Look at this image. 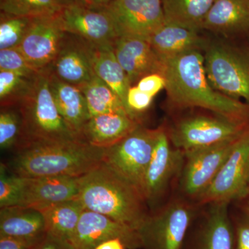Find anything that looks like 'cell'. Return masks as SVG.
I'll return each mask as SVG.
<instances>
[{"instance_id": "ab89813d", "label": "cell", "mask_w": 249, "mask_h": 249, "mask_svg": "<svg viewBox=\"0 0 249 249\" xmlns=\"http://www.w3.org/2000/svg\"><path fill=\"white\" fill-rule=\"evenodd\" d=\"M94 249H127L120 239H111L105 241L95 247Z\"/></svg>"}, {"instance_id": "60d3db41", "label": "cell", "mask_w": 249, "mask_h": 249, "mask_svg": "<svg viewBox=\"0 0 249 249\" xmlns=\"http://www.w3.org/2000/svg\"><path fill=\"white\" fill-rule=\"evenodd\" d=\"M113 0H92L90 7L96 8V9H102L106 7Z\"/></svg>"}, {"instance_id": "7c38bea8", "label": "cell", "mask_w": 249, "mask_h": 249, "mask_svg": "<svg viewBox=\"0 0 249 249\" xmlns=\"http://www.w3.org/2000/svg\"><path fill=\"white\" fill-rule=\"evenodd\" d=\"M184 160L185 152L174 146L162 127L142 181V193L149 207H155L175 177L181 175Z\"/></svg>"}, {"instance_id": "ac0fdd59", "label": "cell", "mask_w": 249, "mask_h": 249, "mask_svg": "<svg viewBox=\"0 0 249 249\" xmlns=\"http://www.w3.org/2000/svg\"><path fill=\"white\" fill-rule=\"evenodd\" d=\"M114 53L128 78L131 87L153 73L163 76L164 64L148 40L121 37L114 46Z\"/></svg>"}, {"instance_id": "1f68e13d", "label": "cell", "mask_w": 249, "mask_h": 249, "mask_svg": "<svg viewBox=\"0 0 249 249\" xmlns=\"http://www.w3.org/2000/svg\"><path fill=\"white\" fill-rule=\"evenodd\" d=\"M14 107H1L0 113V147L1 150L15 148L19 141L21 117Z\"/></svg>"}, {"instance_id": "3957f363", "label": "cell", "mask_w": 249, "mask_h": 249, "mask_svg": "<svg viewBox=\"0 0 249 249\" xmlns=\"http://www.w3.org/2000/svg\"><path fill=\"white\" fill-rule=\"evenodd\" d=\"M77 199L85 209L107 216L137 231L150 214L142 193L103 163L83 176Z\"/></svg>"}, {"instance_id": "277c9868", "label": "cell", "mask_w": 249, "mask_h": 249, "mask_svg": "<svg viewBox=\"0 0 249 249\" xmlns=\"http://www.w3.org/2000/svg\"><path fill=\"white\" fill-rule=\"evenodd\" d=\"M21 117L19 147L77 140L62 119L49 88L45 70L34 80L29 92L17 106Z\"/></svg>"}, {"instance_id": "e0dca14e", "label": "cell", "mask_w": 249, "mask_h": 249, "mask_svg": "<svg viewBox=\"0 0 249 249\" xmlns=\"http://www.w3.org/2000/svg\"><path fill=\"white\" fill-rule=\"evenodd\" d=\"M21 178L22 184L16 206L36 208L76 199L83 176Z\"/></svg>"}, {"instance_id": "9a60e30c", "label": "cell", "mask_w": 249, "mask_h": 249, "mask_svg": "<svg viewBox=\"0 0 249 249\" xmlns=\"http://www.w3.org/2000/svg\"><path fill=\"white\" fill-rule=\"evenodd\" d=\"M120 239L127 249L142 248L139 231L111 218L85 209L70 243L75 249H94L111 239Z\"/></svg>"}, {"instance_id": "ffe728a7", "label": "cell", "mask_w": 249, "mask_h": 249, "mask_svg": "<svg viewBox=\"0 0 249 249\" xmlns=\"http://www.w3.org/2000/svg\"><path fill=\"white\" fill-rule=\"evenodd\" d=\"M46 71L49 88L60 115L75 138L81 141L82 131L91 118L84 94L78 87L65 83L48 70Z\"/></svg>"}, {"instance_id": "7402d4cb", "label": "cell", "mask_w": 249, "mask_h": 249, "mask_svg": "<svg viewBox=\"0 0 249 249\" xmlns=\"http://www.w3.org/2000/svg\"><path fill=\"white\" fill-rule=\"evenodd\" d=\"M202 29L224 36L249 34V0H214Z\"/></svg>"}, {"instance_id": "f546056e", "label": "cell", "mask_w": 249, "mask_h": 249, "mask_svg": "<svg viewBox=\"0 0 249 249\" xmlns=\"http://www.w3.org/2000/svg\"><path fill=\"white\" fill-rule=\"evenodd\" d=\"M36 78H31L15 72L0 70L1 107H17L30 91Z\"/></svg>"}, {"instance_id": "603a6c76", "label": "cell", "mask_w": 249, "mask_h": 249, "mask_svg": "<svg viewBox=\"0 0 249 249\" xmlns=\"http://www.w3.org/2000/svg\"><path fill=\"white\" fill-rule=\"evenodd\" d=\"M149 42L162 60L206 45L198 31L177 24L164 23L149 38Z\"/></svg>"}, {"instance_id": "7a4b0ae2", "label": "cell", "mask_w": 249, "mask_h": 249, "mask_svg": "<svg viewBox=\"0 0 249 249\" xmlns=\"http://www.w3.org/2000/svg\"><path fill=\"white\" fill-rule=\"evenodd\" d=\"M10 173L23 178L82 177L103 163L104 148L79 140L33 144L16 149Z\"/></svg>"}, {"instance_id": "d4e9b609", "label": "cell", "mask_w": 249, "mask_h": 249, "mask_svg": "<svg viewBox=\"0 0 249 249\" xmlns=\"http://www.w3.org/2000/svg\"><path fill=\"white\" fill-rule=\"evenodd\" d=\"M45 218L47 234L71 242L85 210L78 199L38 206Z\"/></svg>"}, {"instance_id": "5b68a950", "label": "cell", "mask_w": 249, "mask_h": 249, "mask_svg": "<svg viewBox=\"0 0 249 249\" xmlns=\"http://www.w3.org/2000/svg\"><path fill=\"white\" fill-rule=\"evenodd\" d=\"M205 49V69L211 86L249 106V46L217 41L206 44Z\"/></svg>"}, {"instance_id": "f35d334b", "label": "cell", "mask_w": 249, "mask_h": 249, "mask_svg": "<svg viewBox=\"0 0 249 249\" xmlns=\"http://www.w3.org/2000/svg\"><path fill=\"white\" fill-rule=\"evenodd\" d=\"M34 247L10 237H0V249H34Z\"/></svg>"}, {"instance_id": "836d02e7", "label": "cell", "mask_w": 249, "mask_h": 249, "mask_svg": "<svg viewBox=\"0 0 249 249\" xmlns=\"http://www.w3.org/2000/svg\"><path fill=\"white\" fill-rule=\"evenodd\" d=\"M22 178L10 173L4 163L0 166V208L16 206L19 200Z\"/></svg>"}, {"instance_id": "ba28073f", "label": "cell", "mask_w": 249, "mask_h": 249, "mask_svg": "<svg viewBox=\"0 0 249 249\" xmlns=\"http://www.w3.org/2000/svg\"><path fill=\"white\" fill-rule=\"evenodd\" d=\"M249 126L219 116H190L178 121L168 134L174 146L188 152L237 138Z\"/></svg>"}, {"instance_id": "8fae6325", "label": "cell", "mask_w": 249, "mask_h": 249, "mask_svg": "<svg viewBox=\"0 0 249 249\" xmlns=\"http://www.w3.org/2000/svg\"><path fill=\"white\" fill-rule=\"evenodd\" d=\"M119 37L149 38L165 23L161 0H113L106 7Z\"/></svg>"}, {"instance_id": "e575fe53", "label": "cell", "mask_w": 249, "mask_h": 249, "mask_svg": "<svg viewBox=\"0 0 249 249\" xmlns=\"http://www.w3.org/2000/svg\"><path fill=\"white\" fill-rule=\"evenodd\" d=\"M154 96L142 91L137 85L129 88L126 101V111L134 120L142 124V114L151 106Z\"/></svg>"}, {"instance_id": "5bb4252c", "label": "cell", "mask_w": 249, "mask_h": 249, "mask_svg": "<svg viewBox=\"0 0 249 249\" xmlns=\"http://www.w3.org/2000/svg\"><path fill=\"white\" fill-rule=\"evenodd\" d=\"M65 34L58 14L32 18L27 34L16 49L33 66L45 71L58 55Z\"/></svg>"}, {"instance_id": "9c48e42d", "label": "cell", "mask_w": 249, "mask_h": 249, "mask_svg": "<svg viewBox=\"0 0 249 249\" xmlns=\"http://www.w3.org/2000/svg\"><path fill=\"white\" fill-rule=\"evenodd\" d=\"M249 193V126L236 141L231 152L209 188L196 199L199 205L245 199Z\"/></svg>"}, {"instance_id": "8992f818", "label": "cell", "mask_w": 249, "mask_h": 249, "mask_svg": "<svg viewBox=\"0 0 249 249\" xmlns=\"http://www.w3.org/2000/svg\"><path fill=\"white\" fill-rule=\"evenodd\" d=\"M161 129L141 124L120 142L105 149L103 163L142 193L144 176Z\"/></svg>"}, {"instance_id": "8d00e7d4", "label": "cell", "mask_w": 249, "mask_h": 249, "mask_svg": "<svg viewBox=\"0 0 249 249\" xmlns=\"http://www.w3.org/2000/svg\"><path fill=\"white\" fill-rule=\"evenodd\" d=\"M234 227L235 232L234 249H249V215L245 211Z\"/></svg>"}, {"instance_id": "74e56055", "label": "cell", "mask_w": 249, "mask_h": 249, "mask_svg": "<svg viewBox=\"0 0 249 249\" xmlns=\"http://www.w3.org/2000/svg\"><path fill=\"white\" fill-rule=\"evenodd\" d=\"M34 249H75L68 241L47 234L38 245Z\"/></svg>"}, {"instance_id": "30bf717a", "label": "cell", "mask_w": 249, "mask_h": 249, "mask_svg": "<svg viewBox=\"0 0 249 249\" xmlns=\"http://www.w3.org/2000/svg\"><path fill=\"white\" fill-rule=\"evenodd\" d=\"M238 138L185 152L184 164L179 183L183 194L196 200L209 188Z\"/></svg>"}, {"instance_id": "83f0119b", "label": "cell", "mask_w": 249, "mask_h": 249, "mask_svg": "<svg viewBox=\"0 0 249 249\" xmlns=\"http://www.w3.org/2000/svg\"><path fill=\"white\" fill-rule=\"evenodd\" d=\"M80 89L86 99L91 117L109 113L127 114L120 98L97 76Z\"/></svg>"}, {"instance_id": "4dcf8cb0", "label": "cell", "mask_w": 249, "mask_h": 249, "mask_svg": "<svg viewBox=\"0 0 249 249\" xmlns=\"http://www.w3.org/2000/svg\"><path fill=\"white\" fill-rule=\"evenodd\" d=\"M32 18L1 12L0 50L16 48L27 34Z\"/></svg>"}, {"instance_id": "d590c367", "label": "cell", "mask_w": 249, "mask_h": 249, "mask_svg": "<svg viewBox=\"0 0 249 249\" xmlns=\"http://www.w3.org/2000/svg\"><path fill=\"white\" fill-rule=\"evenodd\" d=\"M137 86L142 91L155 97L160 91L165 89V78L160 73H153L143 77L139 80Z\"/></svg>"}, {"instance_id": "b9f144b4", "label": "cell", "mask_w": 249, "mask_h": 249, "mask_svg": "<svg viewBox=\"0 0 249 249\" xmlns=\"http://www.w3.org/2000/svg\"><path fill=\"white\" fill-rule=\"evenodd\" d=\"M74 1H77V2H79L80 4H83L86 5V6H91V1H92V0H74Z\"/></svg>"}, {"instance_id": "6da1fadb", "label": "cell", "mask_w": 249, "mask_h": 249, "mask_svg": "<svg viewBox=\"0 0 249 249\" xmlns=\"http://www.w3.org/2000/svg\"><path fill=\"white\" fill-rule=\"evenodd\" d=\"M168 98L178 107H200L217 116L249 123V106L225 96L210 84L200 50H191L163 60Z\"/></svg>"}, {"instance_id": "52a82bcc", "label": "cell", "mask_w": 249, "mask_h": 249, "mask_svg": "<svg viewBox=\"0 0 249 249\" xmlns=\"http://www.w3.org/2000/svg\"><path fill=\"white\" fill-rule=\"evenodd\" d=\"M196 208L182 199H175L150 212L139 231L142 249H181Z\"/></svg>"}, {"instance_id": "d6a6232c", "label": "cell", "mask_w": 249, "mask_h": 249, "mask_svg": "<svg viewBox=\"0 0 249 249\" xmlns=\"http://www.w3.org/2000/svg\"><path fill=\"white\" fill-rule=\"evenodd\" d=\"M0 70L15 72L35 78L43 71L37 70L16 48L0 50Z\"/></svg>"}, {"instance_id": "f6af8a7d", "label": "cell", "mask_w": 249, "mask_h": 249, "mask_svg": "<svg viewBox=\"0 0 249 249\" xmlns=\"http://www.w3.org/2000/svg\"></svg>"}, {"instance_id": "ee69618b", "label": "cell", "mask_w": 249, "mask_h": 249, "mask_svg": "<svg viewBox=\"0 0 249 249\" xmlns=\"http://www.w3.org/2000/svg\"><path fill=\"white\" fill-rule=\"evenodd\" d=\"M62 1H65V2L67 4V3L70 2V1H74V0H62Z\"/></svg>"}, {"instance_id": "2e32d148", "label": "cell", "mask_w": 249, "mask_h": 249, "mask_svg": "<svg viewBox=\"0 0 249 249\" xmlns=\"http://www.w3.org/2000/svg\"><path fill=\"white\" fill-rule=\"evenodd\" d=\"M95 45L72 34H65L55 60L47 70L59 79L78 88L96 76L93 69Z\"/></svg>"}, {"instance_id": "7bdbcfd3", "label": "cell", "mask_w": 249, "mask_h": 249, "mask_svg": "<svg viewBox=\"0 0 249 249\" xmlns=\"http://www.w3.org/2000/svg\"><path fill=\"white\" fill-rule=\"evenodd\" d=\"M245 198H247V201H246L245 211L249 215V194L247 195V196H246Z\"/></svg>"}, {"instance_id": "4316f807", "label": "cell", "mask_w": 249, "mask_h": 249, "mask_svg": "<svg viewBox=\"0 0 249 249\" xmlns=\"http://www.w3.org/2000/svg\"><path fill=\"white\" fill-rule=\"evenodd\" d=\"M214 0H161L165 23L199 31Z\"/></svg>"}, {"instance_id": "44dd1931", "label": "cell", "mask_w": 249, "mask_h": 249, "mask_svg": "<svg viewBox=\"0 0 249 249\" xmlns=\"http://www.w3.org/2000/svg\"><path fill=\"white\" fill-rule=\"evenodd\" d=\"M142 124L126 113H109L90 118L80 140L93 146L107 148L120 142Z\"/></svg>"}, {"instance_id": "d6986e66", "label": "cell", "mask_w": 249, "mask_h": 249, "mask_svg": "<svg viewBox=\"0 0 249 249\" xmlns=\"http://www.w3.org/2000/svg\"><path fill=\"white\" fill-rule=\"evenodd\" d=\"M45 218L33 207L10 206L0 211V237H10L36 247L47 235Z\"/></svg>"}, {"instance_id": "cb8c5ba5", "label": "cell", "mask_w": 249, "mask_h": 249, "mask_svg": "<svg viewBox=\"0 0 249 249\" xmlns=\"http://www.w3.org/2000/svg\"><path fill=\"white\" fill-rule=\"evenodd\" d=\"M227 202L211 205L201 232L199 249H235V227L231 220Z\"/></svg>"}, {"instance_id": "4fadbf2b", "label": "cell", "mask_w": 249, "mask_h": 249, "mask_svg": "<svg viewBox=\"0 0 249 249\" xmlns=\"http://www.w3.org/2000/svg\"><path fill=\"white\" fill-rule=\"evenodd\" d=\"M58 17L65 32L97 47H114L119 39L114 22L105 9L70 1L64 5Z\"/></svg>"}, {"instance_id": "484cf974", "label": "cell", "mask_w": 249, "mask_h": 249, "mask_svg": "<svg viewBox=\"0 0 249 249\" xmlns=\"http://www.w3.org/2000/svg\"><path fill=\"white\" fill-rule=\"evenodd\" d=\"M93 69L96 76L118 95L125 108L127 92L131 85L125 72L118 61L114 47L95 46Z\"/></svg>"}, {"instance_id": "f1b7e54d", "label": "cell", "mask_w": 249, "mask_h": 249, "mask_svg": "<svg viewBox=\"0 0 249 249\" xmlns=\"http://www.w3.org/2000/svg\"><path fill=\"white\" fill-rule=\"evenodd\" d=\"M65 4L62 0H1L0 9L5 14L37 18L58 14Z\"/></svg>"}]
</instances>
